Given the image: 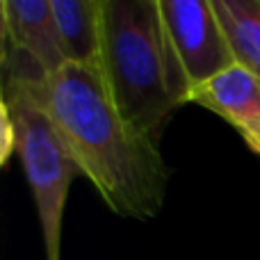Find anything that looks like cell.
<instances>
[{
    "label": "cell",
    "instance_id": "6da1fadb",
    "mask_svg": "<svg viewBox=\"0 0 260 260\" xmlns=\"http://www.w3.org/2000/svg\"><path fill=\"white\" fill-rule=\"evenodd\" d=\"M3 89H23L35 99L110 210L137 221L162 210L169 180L165 157L157 142L121 117L99 67L64 64L39 85Z\"/></svg>",
    "mask_w": 260,
    "mask_h": 260
},
{
    "label": "cell",
    "instance_id": "7a4b0ae2",
    "mask_svg": "<svg viewBox=\"0 0 260 260\" xmlns=\"http://www.w3.org/2000/svg\"><path fill=\"white\" fill-rule=\"evenodd\" d=\"M99 69L121 117L157 142L169 114L187 99L157 0H103Z\"/></svg>",
    "mask_w": 260,
    "mask_h": 260
},
{
    "label": "cell",
    "instance_id": "3957f363",
    "mask_svg": "<svg viewBox=\"0 0 260 260\" xmlns=\"http://www.w3.org/2000/svg\"><path fill=\"white\" fill-rule=\"evenodd\" d=\"M16 133V153L30 185L39 226L44 233L46 260L62 258V224L71 178L78 165L50 117L23 89H3V105Z\"/></svg>",
    "mask_w": 260,
    "mask_h": 260
},
{
    "label": "cell",
    "instance_id": "277c9868",
    "mask_svg": "<svg viewBox=\"0 0 260 260\" xmlns=\"http://www.w3.org/2000/svg\"><path fill=\"white\" fill-rule=\"evenodd\" d=\"M167 44L189 89L203 85L235 59L219 25L212 0H157Z\"/></svg>",
    "mask_w": 260,
    "mask_h": 260
},
{
    "label": "cell",
    "instance_id": "5b68a950",
    "mask_svg": "<svg viewBox=\"0 0 260 260\" xmlns=\"http://www.w3.org/2000/svg\"><path fill=\"white\" fill-rule=\"evenodd\" d=\"M185 103H197L221 117L260 155V78L240 64L224 69L203 85L189 89Z\"/></svg>",
    "mask_w": 260,
    "mask_h": 260
},
{
    "label": "cell",
    "instance_id": "8992f818",
    "mask_svg": "<svg viewBox=\"0 0 260 260\" xmlns=\"http://www.w3.org/2000/svg\"><path fill=\"white\" fill-rule=\"evenodd\" d=\"M3 37L27 53L48 76L67 64L50 0H3Z\"/></svg>",
    "mask_w": 260,
    "mask_h": 260
},
{
    "label": "cell",
    "instance_id": "52a82bcc",
    "mask_svg": "<svg viewBox=\"0 0 260 260\" xmlns=\"http://www.w3.org/2000/svg\"><path fill=\"white\" fill-rule=\"evenodd\" d=\"M67 64L99 67L103 0H50Z\"/></svg>",
    "mask_w": 260,
    "mask_h": 260
},
{
    "label": "cell",
    "instance_id": "ba28073f",
    "mask_svg": "<svg viewBox=\"0 0 260 260\" xmlns=\"http://www.w3.org/2000/svg\"><path fill=\"white\" fill-rule=\"evenodd\" d=\"M235 64L260 78V0H212Z\"/></svg>",
    "mask_w": 260,
    "mask_h": 260
},
{
    "label": "cell",
    "instance_id": "9c48e42d",
    "mask_svg": "<svg viewBox=\"0 0 260 260\" xmlns=\"http://www.w3.org/2000/svg\"><path fill=\"white\" fill-rule=\"evenodd\" d=\"M0 117H3V128H0V133H3V142H0V160H3V165H5V162L9 160V155L16 151V133H14L12 119H9V114L5 112L3 108H0Z\"/></svg>",
    "mask_w": 260,
    "mask_h": 260
}]
</instances>
